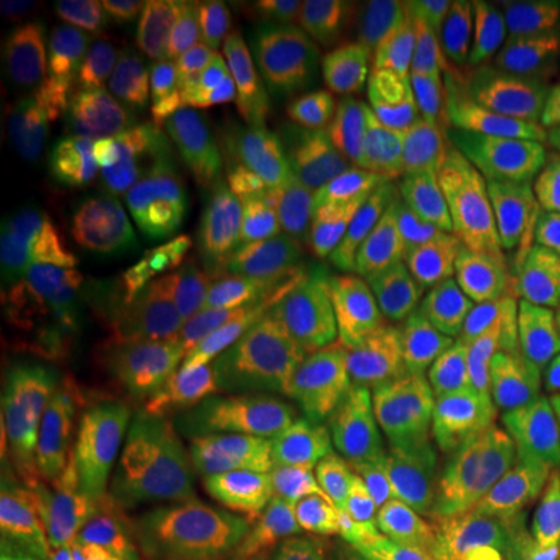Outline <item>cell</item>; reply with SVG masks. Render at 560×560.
<instances>
[{
    "label": "cell",
    "mask_w": 560,
    "mask_h": 560,
    "mask_svg": "<svg viewBox=\"0 0 560 560\" xmlns=\"http://www.w3.org/2000/svg\"><path fill=\"white\" fill-rule=\"evenodd\" d=\"M136 472L125 446L58 441L5 490L11 540L32 560H125Z\"/></svg>",
    "instance_id": "cell-1"
},
{
    "label": "cell",
    "mask_w": 560,
    "mask_h": 560,
    "mask_svg": "<svg viewBox=\"0 0 560 560\" xmlns=\"http://www.w3.org/2000/svg\"><path fill=\"white\" fill-rule=\"evenodd\" d=\"M0 439L5 470L19 478L58 441L125 446L130 431L112 412L79 353L39 346L3 371Z\"/></svg>",
    "instance_id": "cell-2"
},
{
    "label": "cell",
    "mask_w": 560,
    "mask_h": 560,
    "mask_svg": "<svg viewBox=\"0 0 560 560\" xmlns=\"http://www.w3.org/2000/svg\"><path fill=\"white\" fill-rule=\"evenodd\" d=\"M423 91L452 151L488 156L520 140L532 109L524 68L493 42H436L423 58Z\"/></svg>",
    "instance_id": "cell-3"
},
{
    "label": "cell",
    "mask_w": 560,
    "mask_h": 560,
    "mask_svg": "<svg viewBox=\"0 0 560 560\" xmlns=\"http://www.w3.org/2000/svg\"><path fill=\"white\" fill-rule=\"evenodd\" d=\"M210 342L236 389L270 400L296 387L312 359L314 327L289 268L257 280L210 322Z\"/></svg>",
    "instance_id": "cell-4"
},
{
    "label": "cell",
    "mask_w": 560,
    "mask_h": 560,
    "mask_svg": "<svg viewBox=\"0 0 560 560\" xmlns=\"http://www.w3.org/2000/svg\"><path fill=\"white\" fill-rule=\"evenodd\" d=\"M450 524L482 560H560L550 459L537 450L503 452L472 480Z\"/></svg>",
    "instance_id": "cell-5"
},
{
    "label": "cell",
    "mask_w": 560,
    "mask_h": 560,
    "mask_svg": "<svg viewBox=\"0 0 560 560\" xmlns=\"http://www.w3.org/2000/svg\"><path fill=\"white\" fill-rule=\"evenodd\" d=\"M187 231L195 247V272L166 285L174 314L190 327L210 325L257 280L289 268L276 219L255 202L223 208Z\"/></svg>",
    "instance_id": "cell-6"
},
{
    "label": "cell",
    "mask_w": 560,
    "mask_h": 560,
    "mask_svg": "<svg viewBox=\"0 0 560 560\" xmlns=\"http://www.w3.org/2000/svg\"><path fill=\"white\" fill-rule=\"evenodd\" d=\"M310 535L289 495V454L252 467L187 532L185 560H296Z\"/></svg>",
    "instance_id": "cell-7"
},
{
    "label": "cell",
    "mask_w": 560,
    "mask_h": 560,
    "mask_svg": "<svg viewBox=\"0 0 560 560\" xmlns=\"http://www.w3.org/2000/svg\"><path fill=\"white\" fill-rule=\"evenodd\" d=\"M117 389L128 408L161 423L208 420L229 405L208 348L185 325L140 332L125 348Z\"/></svg>",
    "instance_id": "cell-8"
},
{
    "label": "cell",
    "mask_w": 560,
    "mask_h": 560,
    "mask_svg": "<svg viewBox=\"0 0 560 560\" xmlns=\"http://www.w3.org/2000/svg\"><path fill=\"white\" fill-rule=\"evenodd\" d=\"M402 338L366 299L355 310L335 361L330 412L353 462L371 457L374 441L402 410Z\"/></svg>",
    "instance_id": "cell-9"
},
{
    "label": "cell",
    "mask_w": 560,
    "mask_h": 560,
    "mask_svg": "<svg viewBox=\"0 0 560 560\" xmlns=\"http://www.w3.org/2000/svg\"><path fill=\"white\" fill-rule=\"evenodd\" d=\"M503 425L499 400L467 389L446 400L402 408L374 441L371 457L412 462L467 480L503 454Z\"/></svg>",
    "instance_id": "cell-10"
},
{
    "label": "cell",
    "mask_w": 560,
    "mask_h": 560,
    "mask_svg": "<svg viewBox=\"0 0 560 560\" xmlns=\"http://www.w3.org/2000/svg\"><path fill=\"white\" fill-rule=\"evenodd\" d=\"M276 219L327 306L340 314H355L366 301L371 260L340 195L322 179H304L278 200Z\"/></svg>",
    "instance_id": "cell-11"
},
{
    "label": "cell",
    "mask_w": 560,
    "mask_h": 560,
    "mask_svg": "<svg viewBox=\"0 0 560 560\" xmlns=\"http://www.w3.org/2000/svg\"><path fill=\"white\" fill-rule=\"evenodd\" d=\"M107 198L115 226L153 236L190 229L226 202L221 187L174 145L125 151Z\"/></svg>",
    "instance_id": "cell-12"
},
{
    "label": "cell",
    "mask_w": 560,
    "mask_h": 560,
    "mask_svg": "<svg viewBox=\"0 0 560 560\" xmlns=\"http://www.w3.org/2000/svg\"><path fill=\"white\" fill-rule=\"evenodd\" d=\"M387 272H402L423 285L446 314L480 304L488 293L470 234L444 213H400L384 223L380 240Z\"/></svg>",
    "instance_id": "cell-13"
},
{
    "label": "cell",
    "mask_w": 560,
    "mask_h": 560,
    "mask_svg": "<svg viewBox=\"0 0 560 560\" xmlns=\"http://www.w3.org/2000/svg\"><path fill=\"white\" fill-rule=\"evenodd\" d=\"M371 86L395 145L392 172L397 190L418 213H441L450 187V164L400 55L387 52L376 62Z\"/></svg>",
    "instance_id": "cell-14"
},
{
    "label": "cell",
    "mask_w": 560,
    "mask_h": 560,
    "mask_svg": "<svg viewBox=\"0 0 560 560\" xmlns=\"http://www.w3.org/2000/svg\"><path fill=\"white\" fill-rule=\"evenodd\" d=\"M478 260L488 291L516 317L560 296V247L542 215H482Z\"/></svg>",
    "instance_id": "cell-15"
},
{
    "label": "cell",
    "mask_w": 560,
    "mask_h": 560,
    "mask_svg": "<svg viewBox=\"0 0 560 560\" xmlns=\"http://www.w3.org/2000/svg\"><path fill=\"white\" fill-rule=\"evenodd\" d=\"M11 120L34 145H66L81 125L75 47L68 37L32 42L9 68Z\"/></svg>",
    "instance_id": "cell-16"
},
{
    "label": "cell",
    "mask_w": 560,
    "mask_h": 560,
    "mask_svg": "<svg viewBox=\"0 0 560 560\" xmlns=\"http://www.w3.org/2000/svg\"><path fill=\"white\" fill-rule=\"evenodd\" d=\"M81 276L96 304L128 314L151 310L166 283L156 262V236L130 226L102 229L89 242Z\"/></svg>",
    "instance_id": "cell-17"
},
{
    "label": "cell",
    "mask_w": 560,
    "mask_h": 560,
    "mask_svg": "<svg viewBox=\"0 0 560 560\" xmlns=\"http://www.w3.org/2000/svg\"><path fill=\"white\" fill-rule=\"evenodd\" d=\"M441 332L459 348L470 387L490 400L511 395L524 359V319L509 312L493 293L480 304L439 319Z\"/></svg>",
    "instance_id": "cell-18"
},
{
    "label": "cell",
    "mask_w": 560,
    "mask_h": 560,
    "mask_svg": "<svg viewBox=\"0 0 560 560\" xmlns=\"http://www.w3.org/2000/svg\"><path fill=\"white\" fill-rule=\"evenodd\" d=\"M83 200L58 161H37L13 182V226L42 268L68 262L81 226Z\"/></svg>",
    "instance_id": "cell-19"
},
{
    "label": "cell",
    "mask_w": 560,
    "mask_h": 560,
    "mask_svg": "<svg viewBox=\"0 0 560 560\" xmlns=\"http://www.w3.org/2000/svg\"><path fill=\"white\" fill-rule=\"evenodd\" d=\"M317 410L319 397L314 392H299L289 400L244 418L240 429L202 457L200 478L206 482V506L219 503L255 462L296 446Z\"/></svg>",
    "instance_id": "cell-20"
},
{
    "label": "cell",
    "mask_w": 560,
    "mask_h": 560,
    "mask_svg": "<svg viewBox=\"0 0 560 560\" xmlns=\"http://www.w3.org/2000/svg\"><path fill=\"white\" fill-rule=\"evenodd\" d=\"M149 79L151 60L143 52L117 42L89 47L81 66L79 130L125 149L132 115Z\"/></svg>",
    "instance_id": "cell-21"
},
{
    "label": "cell",
    "mask_w": 560,
    "mask_h": 560,
    "mask_svg": "<svg viewBox=\"0 0 560 560\" xmlns=\"http://www.w3.org/2000/svg\"><path fill=\"white\" fill-rule=\"evenodd\" d=\"M306 0H249L229 42V79L260 104L278 100L280 68Z\"/></svg>",
    "instance_id": "cell-22"
},
{
    "label": "cell",
    "mask_w": 560,
    "mask_h": 560,
    "mask_svg": "<svg viewBox=\"0 0 560 560\" xmlns=\"http://www.w3.org/2000/svg\"><path fill=\"white\" fill-rule=\"evenodd\" d=\"M486 470V467H482ZM480 470V472H482ZM472 478L457 480L431 467L392 457H369L350 475L340 514L348 516H392L402 511L429 506L446 499H465Z\"/></svg>",
    "instance_id": "cell-23"
},
{
    "label": "cell",
    "mask_w": 560,
    "mask_h": 560,
    "mask_svg": "<svg viewBox=\"0 0 560 560\" xmlns=\"http://www.w3.org/2000/svg\"><path fill=\"white\" fill-rule=\"evenodd\" d=\"M182 151L200 172L223 182L244 179L249 166V115L226 83L208 81L182 130Z\"/></svg>",
    "instance_id": "cell-24"
},
{
    "label": "cell",
    "mask_w": 560,
    "mask_h": 560,
    "mask_svg": "<svg viewBox=\"0 0 560 560\" xmlns=\"http://www.w3.org/2000/svg\"><path fill=\"white\" fill-rule=\"evenodd\" d=\"M249 164L255 206L276 210L278 200L291 187L306 179L304 151H301L296 117L291 102L276 100L249 112Z\"/></svg>",
    "instance_id": "cell-25"
},
{
    "label": "cell",
    "mask_w": 560,
    "mask_h": 560,
    "mask_svg": "<svg viewBox=\"0 0 560 560\" xmlns=\"http://www.w3.org/2000/svg\"><path fill=\"white\" fill-rule=\"evenodd\" d=\"M353 470V462L322 433L289 454V495L306 535L338 520Z\"/></svg>",
    "instance_id": "cell-26"
},
{
    "label": "cell",
    "mask_w": 560,
    "mask_h": 560,
    "mask_svg": "<svg viewBox=\"0 0 560 560\" xmlns=\"http://www.w3.org/2000/svg\"><path fill=\"white\" fill-rule=\"evenodd\" d=\"M402 338V408L457 397L470 387L459 348L441 332L439 322L400 330Z\"/></svg>",
    "instance_id": "cell-27"
},
{
    "label": "cell",
    "mask_w": 560,
    "mask_h": 560,
    "mask_svg": "<svg viewBox=\"0 0 560 560\" xmlns=\"http://www.w3.org/2000/svg\"><path fill=\"white\" fill-rule=\"evenodd\" d=\"M558 187L560 170L548 151H524L495 161L478 179V190L490 206L524 219L548 213Z\"/></svg>",
    "instance_id": "cell-28"
},
{
    "label": "cell",
    "mask_w": 560,
    "mask_h": 560,
    "mask_svg": "<svg viewBox=\"0 0 560 560\" xmlns=\"http://www.w3.org/2000/svg\"><path fill=\"white\" fill-rule=\"evenodd\" d=\"M200 89L190 70L182 66H161L151 73L132 115L128 130V149H161L172 145L190 120Z\"/></svg>",
    "instance_id": "cell-29"
},
{
    "label": "cell",
    "mask_w": 560,
    "mask_h": 560,
    "mask_svg": "<svg viewBox=\"0 0 560 560\" xmlns=\"http://www.w3.org/2000/svg\"><path fill=\"white\" fill-rule=\"evenodd\" d=\"M499 45L529 73H558L560 0H509L503 3Z\"/></svg>",
    "instance_id": "cell-30"
},
{
    "label": "cell",
    "mask_w": 560,
    "mask_h": 560,
    "mask_svg": "<svg viewBox=\"0 0 560 560\" xmlns=\"http://www.w3.org/2000/svg\"><path fill=\"white\" fill-rule=\"evenodd\" d=\"M91 21L117 45L149 55L172 50L182 32L164 0H100L91 5Z\"/></svg>",
    "instance_id": "cell-31"
},
{
    "label": "cell",
    "mask_w": 560,
    "mask_h": 560,
    "mask_svg": "<svg viewBox=\"0 0 560 560\" xmlns=\"http://www.w3.org/2000/svg\"><path fill=\"white\" fill-rule=\"evenodd\" d=\"M335 70L332 3H306L301 24L280 68L278 100L296 102L306 89Z\"/></svg>",
    "instance_id": "cell-32"
},
{
    "label": "cell",
    "mask_w": 560,
    "mask_h": 560,
    "mask_svg": "<svg viewBox=\"0 0 560 560\" xmlns=\"http://www.w3.org/2000/svg\"><path fill=\"white\" fill-rule=\"evenodd\" d=\"M332 39L335 66L355 86L374 73L384 42L382 13L369 0H346L332 3Z\"/></svg>",
    "instance_id": "cell-33"
},
{
    "label": "cell",
    "mask_w": 560,
    "mask_h": 560,
    "mask_svg": "<svg viewBox=\"0 0 560 560\" xmlns=\"http://www.w3.org/2000/svg\"><path fill=\"white\" fill-rule=\"evenodd\" d=\"M511 408L529 431L550 429L560 416V340L524 350Z\"/></svg>",
    "instance_id": "cell-34"
},
{
    "label": "cell",
    "mask_w": 560,
    "mask_h": 560,
    "mask_svg": "<svg viewBox=\"0 0 560 560\" xmlns=\"http://www.w3.org/2000/svg\"><path fill=\"white\" fill-rule=\"evenodd\" d=\"M382 128H384V117H382L380 104H376L374 94H369L366 89H361L359 94H355V100L350 102V107L332 122V128L327 130L325 136L312 140V143L304 149L306 179H310V170H314V166L361 149V145Z\"/></svg>",
    "instance_id": "cell-35"
},
{
    "label": "cell",
    "mask_w": 560,
    "mask_h": 560,
    "mask_svg": "<svg viewBox=\"0 0 560 560\" xmlns=\"http://www.w3.org/2000/svg\"><path fill=\"white\" fill-rule=\"evenodd\" d=\"M359 91L361 86H355L348 75H342L340 70L335 68L332 73H327L325 79L314 83L312 89H306L296 102H291L293 117H296L301 151H304L312 140L325 136V132L332 128V122L350 107V102L355 100Z\"/></svg>",
    "instance_id": "cell-36"
},
{
    "label": "cell",
    "mask_w": 560,
    "mask_h": 560,
    "mask_svg": "<svg viewBox=\"0 0 560 560\" xmlns=\"http://www.w3.org/2000/svg\"><path fill=\"white\" fill-rule=\"evenodd\" d=\"M405 514V511H402ZM402 514L392 516H348L338 520L310 535L296 560H348L353 552L366 548L369 542L380 540L382 535L402 520Z\"/></svg>",
    "instance_id": "cell-37"
},
{
    "label": "cell",
    "mask_w": 560,
    "mask_h": 560,
    "mask_svg": "<svg viewBox=\"0 0 560 560\" xmlns=\"http://www.w3.org/2000/svg\"><path fill=\"white\" fill-rule=\"evenodd\" d=\"M459 501L462 499H446L429 503V506L405 511L402 520L387 535L369 542L366 548L353 552L348 560H405L420 542L429 540L433 532L450 522V516L459 506Z\"/></svg>",
    "instance_id": "cell-38"
},
{
    "label": "cell",
    "mask_w": 560,
    "mask_h": 560,
    "mask_svg": "<svg viewBox=\"0 0 560 560\" xmlns=\"http://www.w3.org/2000/svg\"><path fill=\"white\" fill-rule=\"evenodd\" d=\"M420 16L446 37L488 42V37H499L503 3L499 0H431L420 5Z\"/></svg>",
    "instance_id": "cell-39"
},
{
    "label": "cell",
    "mask_w": 560,
    "mask_h": 560,
    "mask_svg": "<svg viewBox=\"0 0 560 560\" xmlns=\"http://www.w3.org/2000/svg\"><path fill=\"white\" fill-rule=\"evenodd\" d=\"M380 312L397 332L408 330V327L431 325L446 314L423 285L402 272H387V278L382 280Z\"/></svg>",
    "instance_id": "cell-40"
},
{
    "label": "cell",
    "mask_w": 560,
    "mask_h": 560,
    "mask_svg": "<svg viewBox=\"0 0 560 560\" xmlns=\"http://www.w3.org/2000/svg\"><path fill=\"white\" fill-rule=\"evenodd\" d=\"M389 166H395V145H392V136L387 125H384L361 149L314 166V170H310V179H348L355 177V174L384 172Z\"/></svg>",
    "instance_id": "cell-41"
},
{
    "label": "cell",
    "mask_w": 560,
    "mask_h": 560,
    "mask_svg": "<svg viewBox=\"0 0 560 560\" xmlns=\"http://www.w3.org/2000/svg\"><path fill=\"white\" fill-rule=\"evenodd\" d=\"M172 13L179 30L190 32L198 39L221 37L240 19L242 5L234 0H172Z\"/></svg>",
    "instance_id": "cell-42"
},
{
    "label": "cell",
    "mask_w": 560,
    "mask_h": 560,
    "mask_svg": "<svg viewBox=\"0 0 560 560\" xmlns=\"http://www.w3.org/2000/svg\"><path fill=\"white\" fill-rule=\"evenodd\" d=\"M156 262L161 272H164L166 283L190 278L195 272V247L190 231L179 229L156 236Z\"/></svg>",
    "instance_id": "cell-43"
},
{
    "label": "cell",
    "mask_w": 560,
    "mask_h": 560,
    "mask_svg": "<svg viewBox=\"0 0 560 560\" xmlns=\"http://www.w3.org/2000/svg\"><path fill=\"white\" fill-rule=\"evenodd\" d=\"M405 560H482L480 552L472 548L462 532L450 522L439 527L429 540H423Z\"/></svg>",
    "instance_id": "cell-44"
},
{
    "label": "cell",
    "mask_w": 560,
    "mask_h": 560,
    "mask_svg": "<svg viewBox=\"0 0 560 560\" xmlns=\"http://www.w3.org/2000/svg\"><path fill=\"white\" fill-rule=\"evenodd\" d=\"M62 9L60 3H50V0H5L0 5V16H3V24L11 26L13 32L30 34L37 32L47 21L58 16Z\"/></svg>",
    "instance_id": "cell-45"
},
{
    "label": "cell",
    "mask_w": 560,
    "mask_h": 560,
    "mask_svg": "<svg viewBox=\"0 0 560 560\" xmlns=\"http://www.w3.org/2000/svg\"><path fill=\"white\" fill-rule=\"evenodd\" d=\"M537 128L548 151L560 156V81L545 89L537 100Z\"/></svg>",
    "instance_id": "cell-46"
},
{
    "label": "cell",
    "mask_w": 560,
    "mask_h": 560,
    "mask_svg": "<svg viewBox=\"0 0 560 560\" xmlns=\"http://www.w3.org/2000/svg\"><path fill=\"white\" fill-rule=\"evenodd\" d=\"M560 340V296L552 299L548 306L524 319V350L542 342Z\"/></svg>",
    "instance_id": "cell-47"
},
{
    "label": "cell",
    "mask_w": 560,
    "mask_h": 560,
    "mask_svg": "<svg viewBox=\"0 0 560 560\" xmlns=\"http://www.w3.org/2000/svg\"><path fill=\"white\" fill-rule=\"evenodd\" d=\"M542 219H545V226L550 229L552 240H556L558 247H560V187H558L556 200H552V206L548 208V213H545Z\"/></svg>",
    "instance_id": "cell-48"
},
{
    "label": "cell",
    "mask_w": 560,
    "mask_h": 560,
    "mask_svg": "<svg viewBox=\"0 0 560 560\" xmlns=\"http://www.w3.org/2000/svg\"><path fill=\"white\" fill-rule=\"evenodd\" d=\"M550 490H552V503H556V516H558V529H560V459H550Z\"/></svg>",
    "instance_id": "cell-49"
},
{
    "label": "cell",
    "mask_w": 560,
    "mask_h": 560,
    "mask_svg": "<svg viewBox=\"0 0 560 560\" xmlns=\"http://www.w3.org/2000/svg\"><path fill=\"white\" fill-rule=\"evenodd\" d=\"M550 436H552V439H556V441H558V444H560V416L556 418V423H552V425H550Z\"/></svg>",
    "instance_id": "cell-50"
}]
</instances>
